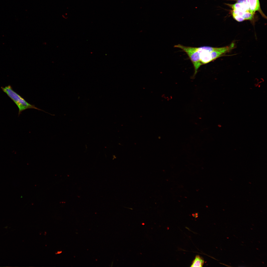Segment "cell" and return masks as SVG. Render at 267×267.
Returning <instances> with one entry per match:
<instances>
[{
	"label": "cell",
	"mask_w": 267,
	"mask_h": 267,
	"mask_svg": "<svg viewBox=\"0 0 267 267\" xmlns=\"http://www.w3.org/2000/svg\"><path fill=\"white\" fill-rule=\"evenodd\" d=\"M233 10L242 12H249V9L248 2L242 3L236 2L233 4H229Z\"/></svg>",
	"instance_id": "cell-5"
},
{
	"label": "cell",
	"mask_w": 267,
	"mask_h": 267,
	"mask_svg": "<svg viewBox=\"0 0 267 267\" xmlns=\"http://www.w3.org/2000/svg\"><path fill=\"white\" fill-rule=\"evenodd\" d=\"M204 263L203 259L199 255H197L192 263L191 267H202Z\"/></svg>",
	"instance_id": "cell-6"
},
{
	"label": "cell",
	"mask_w": 267,
	"mask_h": 267,
	"mask_svg": "<svg viewBox=\"0 0 267 267\" xmlns=\"http://www.w3.org/2000/svg\"><path fill=\"white\" fill-rule=\"evenodd\" d=\"M174 47L181 49L187 55L194 66L195 70L194 76L195 75L199 68L202 65L197 47L185 46L180 44L175 45Z\"/></svg>",
	"instance_id": "cell-3"
},
{
	"label": "cell",
	"mask_w": 267,
	"mask_h": 267,
	"mask_svg": "<svg viewBox=\"0 0 267 267\" xmlns=\"http://www.w3.org/2000/svg\"><path fill=\"white\" fill-rule=\"evenodd\" d=\"M1 88L3 91L7 94L18 107L19 109V116L22 111L29 109H34L44 111L36 107L34 105H31L27 102L20 95L14 91L10 85H9L4 87H2Z\"/></svg>",
	"instance_id": "cell-1"
},
{
	"label": "cell",
	"mask_w": 267,
	"mask_h": 267,
	"mask_svg": "<svg viewBox=\"0 0 267 267\" xmlns=\"http://www.w3.org/2000/svg\"><path fill=\"white\" fill-rule=\"evenodd\" d=\"M235 44L233 42L228 46L216 47L213 50L208 52L200 53V58L202 65L206 64L228 53L235 47Z\"/></svg>",
	"instance_id": "cell-2"
},
{
	"label": "cell",
	"mask_w": 267,
	"mask_h": 267,
	"mask_svg": "<svg viewBox=\"0 0 267 267\" xmlns=\"http://www.w3.org/2000/svg\"><path fill=\"white\" fill-rule=\"evenodd\" d=\"M249 11L254 15L256 11H258L264 18L267 17L262 11L260 7L259 0H248Z\"/></svg>",
	"instance_id": "cell-4"
}]
</instances>
